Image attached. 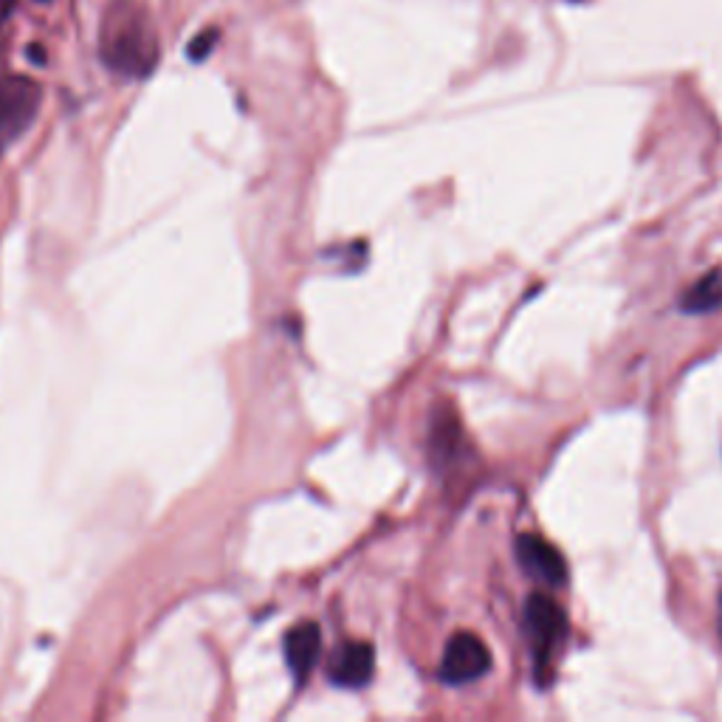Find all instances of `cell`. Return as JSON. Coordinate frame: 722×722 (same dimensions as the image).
I'll return each instance as SVG.
<instances>
[{
	"mask_svg": "<svg viewBox=\"0 0 722 722\" xmlns=\"http://www.w3.org/2000/svg\"><path fill=\"white\" fill-rule=\"evenodd\" d=\"M43 105V88L31 77H3L0 80V153L12 148L38 119Z\"/></svg>",
	"mask_w": 722,
	"mask_h": 722,
	"instance_id": "obj_2",
	"label": "cell"
},
{
	"mask_svg": "<svg viewBox=\"0 0 722 722\" xmlns=\"http://www.w3.org/2000/svg\"><path fill=\"white\" fill-rule=\"evenodd\" d=\"M525 635L531 641L533 658L537 667L548 663L556 654V649L562 647L568 638V618H565L562 607L556 604L550 596L533 593L525 601Z\"/></svg>",
	"mask_w": 722,
	"mask_h": 722,
	"instance_id": "obj_3",
	"label": "cell"
},
{
	"mask_svg": "<svg viewBox=\"0 0 722 722\" xmlns=\"http://www.w3.org/2000/svg\"><path fill=\"white\" fill-rule=\"evenodd\" d=\"M40 3H49V0H40Z\"/></svg>",
	"mask_w": 722,
	"mask_h": 722,
	"instance_id": "obj_11",
	"label": "cell"
},
{
	"mask_svg": "<svg viewBox=\"0 0 722 722\" xmlns=\"http://www.w3.org/2000/svg\"><path fill=\"white\" fill-rule=\"evenodd\" d=\"M376 672V649L367 641H350L336 652L331 663V680L342 689H362Z\"/></svg>",
	"mask_w": 722,
	"mask_h": 722,
	"instance_id": "obj_6",
	"label": "cell"
},
{
	"mask_svg": "<svg viewBox=\"0 0 722 722\" xmlns=\"http://www.w3.org/2000/svg\"><path fill=\"white\" fill-rule=\"evenodd\" d=\"M100 57L113 74L144 80L161 57L159 29L150 9L139 0H111L100 20Z\"/></svg>",
	"mask_w": 722,
	"mask_h": 722,
	"instance_id": "obj_1",
	"label": "cell"
},
{
	"mask_svg": "<svg viewBox=\"0 0 722 722\" xmlns=\"http://www.w3.org/2000/svg\"><path fill=\"white\" fill-rule=\"evenodd\" d=\"M517 559L522 570L539 584L562 587L568 581V565L565 556L548 542V539L537 537V533H522L517 539Z\"/></svg>",
	"mask_w": 722,
	"mask_h": 722,
	"instance_id": "obj_5",
	"label": "cell"
},
{
	"mask_svg": "<svg viewBox=\"0 0 722 722\" xmlns=\"http://www.w3.org/2000/svg\"><path fill=\"white\" fill-rule=\"evenodd\" d=\"M722 305V272L716 268V272L705 274L700 283H694L692 288L685 291L683 297V311H689V314H711V311H716Z\"/></svg>",
	"mask_w": 722,
	"mask_h": 722,
	"instance_id": "obj_8",
	"label": "cell"
},
{
	"mask_svg": "<svg viewBox=\"0 0 722 722\" xmlns=\"http://www.w3.org/2000/svg\"><path fill=\"white\" fill-rule=\"evenodd\" d=\"M491 669V652L475 632H457L449 638L440 661V680L449 685H466L480 680Z\"/></svg>",
	"mask_w": 722,
	"mask_h": 722,
	"instance_id": "obj_4",
	"label": "cell"
},
{
	"mask_svg": "<svg viewBox=\"0 0 722 722\" xmlns=\"http://www.w3.org/2000/svg\"><path fill=\"white\" fill-rule=\"evenodd\" d=\"M215 40H217V31H204V34H199V38L190 43V49H186L190 60H204V57L210 54L212 45H215Z\"/></svg>",
	"mask_w": 722,
	"mask_h": 722,
	"instance_id": "obj_9",
	"label": "cell"
},
{
	"mask_svg": "<svg viewBox=\"0 0 722 722\" xmlns=\"http://www.w3.org/2000/svg\"><path fill=\"white\" fill-rule=\"evenodd\" d=\"M716 630H720V638H722V596H720V616H716Z\"/></svg>",
	"mask_w": 722,
	"mask_h": 722,
	"instance_id": "obj_10",
	"label": "cell"
},
{
	"mask_svg": "<svg viewBox=\"0 0 722 722\" xmlns=\"http://www.w3.org/2000/svg\"><path fill=\"white\" fill-rule=\"evenodd\" d=\"M322 652V632L319 623L305 621L297 623L294 630L285 635V663H288L291 674L297 683H305L314 672L316 661H319Z\"/></svg>",
	"mask_w": 722,
	"mask_h": 722,
	"instance_id": "obj_7",
	"label": "cell"
}]
</instances>
